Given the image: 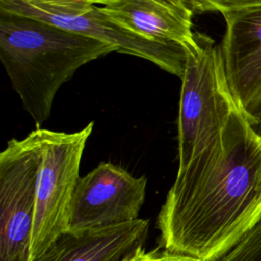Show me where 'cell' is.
<instances>
[{"label":"cell","mask_w":261,"mask_h":261,"mask_svg":"<svg viewBox=\"0 0 261 261\" xmlns=\"http://www.w3.org/2000/svg\"><path fill=\"white\" fill-rule=\"evenodd\" d=\"M177 118L175 180L166 199L187 194L213 166L224 148V132L239 109L229 91L220 45L201 33L185 49Z\"/></svg>","instance_id":"obj_3"},{"label":"cell","mask_w":261,"mask_h":261,"mask_svg":"<svg viewBox=\"0 0 261 261\" xmlns=\"http://www.w3.org/2000/svg\"><path fill=\"white\" fill-rule=\"evenodd\" d=\"M0 9L43 20L110 44L117 52L149 60L179 79L184 75V48L160 44L134 34L106 16L94 1L0 0Z\"/></svg>","instance_id":"obj_4"},{"label":"cell","mask_w":261,"mask_h":261,"mask_svg":"<svg viewBox=\"0 0 261 261\" xmlns=\"http://www.w3.org/2000/svg\"><path fill=\"white\" fill-rule=\"evenodd\" d=\"M94 122L74 133L41 129L43 160L36 198L31 256L37 258L68 231L69 212L86 143Z\"/></svg>","instance_id":"obj_5"},{"label":"cell","mask_w":261,"mask_h":261,"mask_svg":"<svg viewBox=\"0 0 261 261\" xmlns=\"http://www.w3.org/2000/svg\"><path fill=\"white\" fill-rule=\"evenodd\" d=\"M149 220L68 230L32 261H121L144 248Z\"/></svg>","instance_id":"obj_10"},{"label":"cell","mask_w":261,"mask_h":261,"mask_svg":"<svg viewBox=\"0 0 261 261\" xmlns=\"http://www.w3.org/2000/svg\"><path fill=\"white\" fill-rule=\"evenodd\" d=\"M147 178L120 166L101 162L80 177L72 195L68 230L119 225L139 219Z\"/></svg>","instance_id":"obj_8"},{"label":"cell","mask_w":261,"mask_h":261,"mask_svg":"<svg viewBox=\"0 0 261 261\" xmlns=\"http://www.w3.org/2000/svg\"><path fill=\"white\" fill-rule=\"evenodd\" d=\"M115 47L43 20L0 9V60L36 127L50 117L60 87Z\"/></svg>","instance_id":"obj_2"},{"label":"cell","mask_w":261,"mask_h":261,"mask_svg":"<svg viewBox=\"0 0 261 261\" xmlns=\"http://www.w3.org/2000/svg\"><path fill=\"white\" fill-rule=\"evenodd\" d=\"M159 261H198V260H194V259L189 258V257L175 255V254H171V253L163 251L162 256H161Z\"/></svg>","instance_id":"obj_14"},{"label":"cell","mask_w":261,"mask_h":261,"mask_svg":"<svg viewBox=\"0 0 261 261\" xmlns=\"http://www.w3.org/2000/svg\"><path fill=\"white\" fill-rule=\"evenodd\" d=\"M162 253L163 251L159 252L158 249L146 251L144 248H142L121 261H159Z\"/></svg>","instance_id":"obj_12"},{"label":"cell","mask_w":261,"mask_h":261,"mask_svg":"<svg viewBox=\"0 0 261 261\" xmlns=\"http://www.w3.org/2000/svg\"><path fill=\"white\" fill-rule=\"evenodd\" d=\"M197 12L217 11L225 21L220 44L229 91L248 117L261 103V1H192Z\"/></svg>","instance_id":"obj_7"},{"label":"cell","mask_w":261,"mask_h":261,"mask_svg":"<svg viewBox=\"0 0 261 261\" xmlns=\"http://www.w3.org/2000/svg\"><path fill=\"white\" fill-rule=\"evenodd\" d=\"M254 130L261 137V103L247 117Z\"/></svg>","instance_id":"obj_13"},{"label":"cell","mask_w":261,"mask_h":261,"mask_svg":"<svg viewBox=\"0 0 261 261\" xmlns=\"http://www.w3.org/2000/svg\"><path fill=\"white\" fill-rule=\"evenodd\" d=\"M261 219V137L237 109L217 162L184 196L165 200L157 227L163 251L214 261Z\"/></svg>","instance_id":"obj_1"},{"label":"cell","mask_w":261,"mask_h":261,"mask_svg":"<svg viewBox=\"0 0 261 261\" xmlns=\"http://www.w3.org/2000/svg\"><path fill=\"white\" fill-rule=\"evenodd\" d=\"M214 261H261V219L230 250Z\"/></svg>","instance_id":"obj_11"},{"label":"cell","mask_w":261,"mask_h":261,"mask_svg":"<svg viewBox=\"0 0 261 261\" xmlns=\"http://www.w3.org/2000/svg\"><path fill=\"white\" fill-rule=\"evenodd\" d=\"M41 128V127H40ZM7 142L0 154V261H31L41 129Z\"/></svg>","instance_id":"obj_6"},{"label":"cell","mask_w":261,"mask_h":261,"mask_svg":"<svg viewBox=\"0 0 261 261\" xmlns=\"http://www.w3.org/2000/svg\"><path fill=\"white\" fill-rule=\"evenodd\" d=\"M95 3L111 20L148 40L180 46L184 50L195 42L192 19L196 10L192 1L113 0Z\"/></svg>","instance_id":"obj_9"}]
</instances>
